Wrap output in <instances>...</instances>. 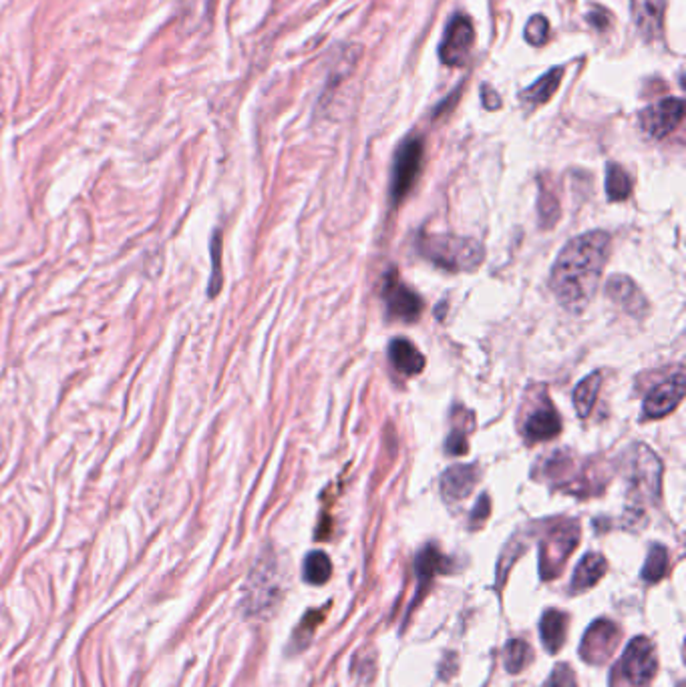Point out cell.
<instances>
[{
    "mask_svg": "<svg viewBox=\"0 0 686 687\" xmlns=\"http://www.w3.org/2000/svg\"><path fill=\"white\" fill-rule=\"evenodd\" d=\"M608 256L610 236L600 229L565 244L550 274L552 292L565 310L580 314L594 300Z\"/></svg>",
    "mask_w": 686,
    "mask_h": 687,
    "instance_id": "6da1fadb",
    "label": "cell"
},
{
    "mask_svg": "<svg viewBox=\"0 0 686 687\" xmlns=\"http://www.w3.org/2000/svg\"><path fill=\"white\" fill-rule=\"evenodd\" d=\"M419 249L431 264L447 272H473L485 257L479 241L459 236H427L421 239Z\"/></svg>",
    "mask_w": 686,
    "mask_h": 687,
    "instance_id": "7a4b0ae2",
    "label": "cell"
},
{
    "mask_svg": "<svg viewBox=\"0 0 686 687\" xmlns=\"http://www.w3.org/2000/svg\"><path fill=\"white\" fill-rule=\"evenodd\" d=\"M626 457V479L630 490L638 497L654 498L661 495L662 464L646 444H632Z\"/></svg>",
    "mask_w": 686,
    "mask_h": 687,
    "instance_id": "3957f363",
    "label": "cell"
},
{
    "mask_svg": "<svg viewBox=\"0 0 686 687\" xmlns=\"http://www.w3.org/2000/svg\"><path fill=\"white\" fill-rule=\"evenodd\" d=\"M658 659L654 645L646 637H636L624 649V655L616 665V672L622 680L632 687H646L656 673Z\"/></svg>",
    "mask_w": 686,
    "mask_h": 687,
    "instance_id": "277c9868",
    "label": "cell"
},
{
    "mask_svg": "<svg viewBox=\"0 0 686 687\" xmlns=\"http://www.w3.org/2000/svg\"><path fill=\"white\" fill-rule=\"evenodd\" d=\"M425 147L419 137L405 139L395 153L393 179H391V198L395 203L403 201L405 195L411 191L416 175L421 171Z\"/></svg>",
    "mask_w": 686,
    "mask_h": 687,
    "instance_id": "5b68a950",
    "label": "cell"
},
{
    "mask_svg": "<svg viewBox=\"0 0 686 687\" xmlns=\"http://www.w3.org/2000/svg\"><path fill=\"white\" fill-rule=\"evenodd\" d=\"M580 528L578 523H560L554 531L545 537L540 555V569L545 579H552L555 573H560L564 563L568 561L572 551L578 547Z\"/></svg>",
    "mask_w": 686,
    "mask_h": 687,
    "instance_id": "8992f818",
    "label": "cell"
},
{
    "mask_svg": "<svg viewBox=\"0 0 686 687\" xmlns=\"http://www.w3.org/2000/svg\"><path fill=\"white\" fill-rule=\"evenodd\" d=\"M475 43V31L467 16L456 15L449 21L445 36L439 46V59L447 67H463L467 63L469 53Z\"/></svg>",
    "mask_w": 686,
    "mask_h": 687,
    "instance_id": "52a82bcc",
    "label": "cell"
},
{
    "mask_svg": "<svg viewBox=\"0 0 686 687\" xmlns=\"http://www.w3.org/2000/svg\"><path fill=\"white\" fill-rule=\"evenodd\" d=\"M684 117V103L682 99L669 97L658 101L654 105H648L638 115V123H641L642 131L651 135L652 139H664L671 135L676 127L681 125Z\"/></svg>",
    "mask_w": 686,
    "mask_h": 687,
    "instance_id": "ba28073f",
    "label": "cell"
},
{
    "mask_svg": "<svg viewBox=\"0 0 686 687\" xmlns=\"http://www.w3.org/2000/svg\"><path fill=\"white\" fill-rule=\"evenodd\" d=\"M684 398V370L679 368L676 374L666 378L664 382L654 386L644 398V416L646 419H664L669 416Z\"/></svg>",
    "mask_w": 686,
    "mask_h": 687,
    "instance_id": "9c48e42d",
    "label": "cell"
},
{
    "mask_svg": "<svg viewBox=\"0 0 686 687\" xmlns=\"http://www.w3.org/2000/svg\"><path fill=\"white\" fill-rule=\"evenodd\" d=\"M620 643V629L612 624V621L600 619L596 624H592L590 629L583 635V642L580 647V653L583 662L588 663H604L606 659L612 657Z\"/></svg>",
    "mask_w": 686,
    "mask_h": 687,
    "instance_id": "30bf717a",
    "label": "cell"
},
{
    "mask_svg": "<svg viewBox=\"0 0 686 687\" xmlns=\"http://www.w3.org/2000/svg\"><path fill=\"white\" fill-rule=\"evenodd\" d=\"M385 298H387L388 312H391V315H395V318L398 320L413 322L419 318L423 312V302L419 295L401 282H395V280L387 282Z\"/></svg>",
    "mask_w": 686,
    "mask_h": 687,
    "instance_id": "8fae6325",
    "label": "cell"
},
{
    "mask_svg": "<svg viewBox=\"0 0 686 687\" xmlns=\"http://www.w3.org/2000/svg\"><path fill=\"white\" fill-rule=\"evenodd\" d=\"M606 294L612 302L632 315H641L648 310V302L642 292L638 290V285L628 276H612L606 282Z\"/></svg>",
    "mask_w": 686,
    "mask_h": 687,
    "instance_id": "7c38bea8",
    "label": "cell"
},
{
    "mask_svg": "<svg viewBox=\"0 0 686 687\" xmlns=\"http://www.w3.org/2000/svg\"><path fill=\"white\" fill-rule=\"evenodd\" d=\"M666 0H632V18L638 33L654 41L662 33Z\"/></svg>",
    "mask_w": 686,
    "mask_h": 687,
    "instance_id": "4fadbf2b",
    "label": "cell"
},
{
    "mask_svg": "<svg viewBox=\"0 0 686 687\" xmlns=\"http://www.w3.org/2000/svg\"><path fill=\"white\" fill-rule=\"evenodd\" d=\"M477 479H479L477 469L473 467V464H456V467L445 470V475L441 479L443 497L451 500V503L453 500H463L471 495Z\"/></svg>",
    "mask_w": 686,
    "mask_h": 687,
    "instance_id": "5bb4252c",
    "label": "cell"
},
{
    "mask_svg": "<svg viewBox=\"0 0 686 687\" xmlns=\"http://www.w3.org/2000/svg\"><path fill=\"white\" fill-rule=\"evenodd\" d=\"M562 432V421L560 414L554 411L550 404L540 406L534 411L524 424V434L527 440L540 442V440H552Z\"/></svg>",
    "mask_w": 686,
    "mask_h": 687,
    "instance_id": "9a60e30c",
    "label": "cell"
},
{
    "mask_svg": "<svg viewBox=\"0 0 686 687\" xmlns=\"http://www.w3.org/2000/svg\"><path fill=\"white\" fill-rule=\"evenodd\" d=\"M388 358H391L393 366L398 373L405 376H415L423 373L425 368V356L416 350L415 344H411L407 338H395L388 346Z\"/></svg>",
    "mask_w": 686,
    "mask_h": 687,
    "instance_id": "2e32d148",
    "label": "cell"
},
{
    "mask_svg": "<svg viewBox=\"0 0 686 687\" xmlns=\"http://www.w3.org/2000/svg\"><path fill=\"white\" fill-rule=\"evenodd\" d=\"M568 634V615L558 609H550L544 613L540 624L542 642L550 653H558Z\"/></svg>",
    "mask_w": 686,
    "mask_h": 687,
    "instance_id": "e0dca14e",
    "label": "cell"
},
{
    "mask_svg": "<svg viewBox=\"0 0 686 687\" xmlns=\"http://www.w3.org/2000/svg\"><path fill=\"white\" fill-rule=\"evenodd\" d=\"M606 559L600 553H588L583 559L578 563L576 573H573L572 579V591H583L588 587H594V585L604 577L606 573Z\"/></svg>",
    "mask_w": 686,
    "mask_h": 687,
    "instance_id": "ac0fdd59",
    "label": "cell"
},
{
    "mask_svg": "<svg viewBox=\"0 0 686 687\" xmlns=\"http://www.w3.org/2000/svg\"><path fill=\"white\" fill-rule=\"evenodd\" d=\"M564 77V69L555 67L552 71L545 73L540 79H537L530 89L522 91V101L527 107H537L548 103V101L554 97V92L558 91L560 82Z\"/></svg>",
    "mask_w": 686,
    "mask_h": 687,
    "instance_id": "d6986e66",
    "label": "cell"
},
{
    "mask_svg": "<svg viewBox=\"0 0 686 687\" xmlns=\"http://www.w3.org/2000/svg\"><path fill=\"white\" fill-rule=\"evenodd\" d=\"M600 388H602V374L600 373L586 376L576 388H573L572 402H573V408H576L580 419H588L592 411H594Z\"/></svg>",
    "mask_w": 686,
    "mask_h": 687,
    "instance_id": "ffe728a7",
    "label": "cell"
},
{
    "mask_svg": "<svg viewBox=\"0 0 686 687\" xmlns=\"http://www.w3.org/2000/svg\"><path fill=\"white\" fill-rule=\"evenodd\" d=\"M632 191V179L630 175L616 163L606 167V193L612 201H624Z\"/></svg>",
    "mask_w": 686,
    "mask_h": 687,
    "instance_id": "44dd1931",
    "label": "cell"
},
{
    "mask_svg": "<svg viewBox=\"0 0 686 687\" xmlns=\"http://www.w3.org/2000/svg\"><path fill=\"white\" fill-rule=\"evenodd\" d=\"M332 575V563L327 553L314 551L304 561V579L310 585H324Z\"/></svg>",
    "mask_w": 686,
    "mask_h": 687,
    "instance_id": "7402d4cb",
    "label": "cell"
},
{
    "mask_svg": "<svg viewBox=\"0 0 686 687\" xmlns=\"http://www.w3.org/2000/svg\"><path fill=\"white\" fill-rule=\"evenodd\" d=\"M666 569H669V551H666L662 545H654L644 563L642 577L648 583H656L664 577Z\"/></svg>",
    "mask_w": 686,
    "mask_h": 687,
    "instance_id": "603a6c76",
    "label": "cell"
},
{
    "mask_svg": "<svg viewBox=\"0 0 686 687\" xmlns=\"http://www.w3.org/2000/svg\"><path fill=\"white\" fill-rule=\"evenodd\" d=\"M530 657H532V647L525 642L514 639V642H509L504 649L505 670L509 673H519L527 663H530Z\"/></svg>",
    "mask_w": 686,
    "mask_h": 687,
    "instance_id": "cb8c5ba5",
    "label": "cell"
},
{
    "mask_svg": "<svg viewBox=\"0 0 686 687\" xmlns=\"http://www.w3.org/2000/svg\"><path fill=\"white\" fill-rule=\"evenodd\" d=\"M441 567H443V556L439 555L437 549H435V547H427V549L421 551V555L416 556V561H415V569H416V575H419L421 583L431 581L433 575L441 571Z\"/></svg>",
    "mask_w": 686,
    "mask_h": 687,
    "instance_id": "d4e9b609",
    "label": "cell"
},
{
    "mask_svg": "<svg viewBox=\"0 0 686 687\" xmlns=\"http://www.w3.org/2000/svg\"><path fill=\"white\" fill-rule=\"evenodd\" d=\"M550 39V23L548 18L542 15H535L530 18V23L525 26V41L532 46H542Z\"/></svg>",
    "mask_w": 686,
    "mask_h": 687,
    "instance_id": "484cf974",
    "label": "cell"
},
{
    "mask_svg": "<svg viewBox=\"0 0 686 687\" xmlns=\"http://www.w3.org/2000/svg\"><path fill=\"white\" fill-rule=\"evenodd\" d=\"M545 687H578L576 685V677H573V672L568 665H558L554 670L550 682L545 683Z\"/></svg>",
    "mask_w": 686,
    "mask_h": 687,
    "instance_id": "4316f807",
    "label": "cell"
},
{
    "mask_svg": "<svg viewBox=\"0 0 686 687\" xmlns=\"http://www.w3.org/2000/svg\"><path fill=\"white\" fill-rule=\"evenodd\" d=\"M221 236L216 234L214 237V244H211V254H214V276H211V284H210V295H216L220 285H221V280H220V256H221Z\"/></svg>",
    "mask_w": 686,
    "mask_h": 687,
    "instance_id": "83f0119b",
    "label": "cell"
},
{
    "mask_svg": "<svg viewBox=\"0 0 686 687\" xmlns=\"http://www.w3.org/2000/svg\"><path fill=\"white\" fill-rule=\"evenodd\" d=\"M467 439H466V432L461 431H456L449 434L447 439V444H445V450H447L449 454H466L467 452Z\"/></svg>",
    "mask_w": 686,
    "mask_h": 687,
    "instance_id": "f1b7e54d",
    "label": "cell"
},
{
    "mask_svg": "<svg viewBox=\"0 0 686 687\" xmlns=\"http://www.w3.org/2000/svg\"><path fill=\"white\" fill-rule=\"evenodd\" d=\"M481 92H484V105L487 109H499V107H502V101H499V95H497V92L494 89L484 85Z\"/></svg>",
    "mask_w": 686,
    "mask_h": 687,
    "instance_id": "f546056e",
    "label": "cell"
},
{
    "mask_svg": "<svg viewBox=\"0 0 686 687\" xmlns=\"http://www.w3.org/2000/svg\"><path fill=\"white\" fill-rule=\"evenodd\" d=\"M481 508H475L473 510V517L471 521H484V518L489 515V498L487 497H481Z\"/></svg>",
    "mask_w": 686,
    "mask_h": 687,
    "instance_id": "4dcf8cb0",
    "label": "cell"
}]
</instances>
